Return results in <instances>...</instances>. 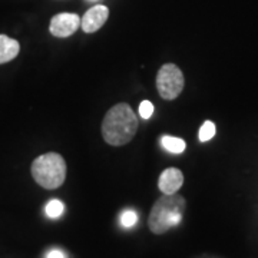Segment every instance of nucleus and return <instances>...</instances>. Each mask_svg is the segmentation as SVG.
<instances>
[{
  "label": "nucleus",
  "instance_id": "f257e3e1",
  "mask_svg": "<svg viewBox=\"0 0 258 258\" xmlns=\"http://www.w3.org/2000/svg\"><path fill=\"white\" fill-rule=\"evenodd\" d=\"M138 126V118L128 103H116L105 113L101 126L102 137L108 145L122 147L134 139Z\"/></svg>",
  "mask_w": 258,
  "mask_h": 258
},
{
  "label": "nucleus",
  "instance_id": "f03ea898",
  "mask_svg": "<svg viewBox=\"0 0 258 258\" xmlns=\"http://www.w3.org/2000/svg\"><path fill=\"white\" fill-rule=\"evenodd\" d=\"M185 208H186V201L184 197L178 195V192L172 195L164 194L152 205V210L149 214L148 227L151 232L161 235L176 227L182 221Z\"/></svg>",
  "mask_w": 258,
  "mask_h": 258
},
{
  "label": "nucleus",
  "instance_id": "7ed1b4c3",
  "mask_svg": "<svg viewBox=\"0 0 258 258\" xmlns=\"http://www.w3.org/2000/svg\"><path fill=\"white\" fill-rule=\"evenodd\" d=\"M30 172L39 186L45 189H56L66 179V162L57 152H47L37 157L30 166Z\"/></svg>",
  "mask_w": 258,
  "mask_h": 258
},
{
  "label": "nucleus",
  "instance_id": "20e7f679",
  "mask_svg": "<svg viewBox=\"0 0 258 258\" xmlns=\"http://www.w3.org/2000/svg\"><path fill=\"white\" fill-rule=\"evenodd\" d=\"M184 74L175 63H165L161 66L157 75V89L162 99H176L184 91Z\"/></svg>",
  "mask_w": 258,
  "mask_h": 258
},
{
  "label": "nucleus",
  "instance_id": "39448f33",
  "mask_svg": "<svg viewBox=\"0 0 258 258\" xmlns=\"http://www.w3.org/2000/svg\"><path fill=\"white\" fill-rule=\"evenodd\" d=\"M81 28V18L76 13H57L50 19L49 32L55 37H69Z\"/></svg>",
  "mask_w": 258,
  "mask_h": 258
},
{
  "label": "nucleus",
  "instance_id": "423d86ee",
  "mask_svg": "<svg viewBox=\"0 0 258 258\" xmlns=\"http://www.w3.org/2000/svg\"><path fill=\"white\" fill-rule=\"evenodd\" d=\"M108 18L109 9L103 5H96L81 18V28L85 33H95L106 23Z\"/></svg>",
  "mask_w": 258,
  "mask_h": 258
},
{
  "label": "nucleus",
  "instance_id": "0eeeda50",
  "mask_svg": "<svg viewBox=\"0 0 258 258\" xmlns=\"http://www.w3.org/2000/svg\"><path fill=\"white\" fill-rule=\"evenodd\" d=\"M184 184V174L178 168H166L158 179V188L165 195L176 194Z\"/></svg>",
  "mask_w": 258,
  "mask_h": 258
},
{
  "label": "nucleus",
  "instance_id": "6e6552de",
  "mask_svg": "<svg viewBox=\"0 0 258 258\" xmlns=\"http://www.w3.org/2000/svg\"><path fill=\"white\" fill-rule=\"evenodd\" d=\"M20 52V45L16 39L0 35V64L13 60Z\"/></svg>",
  "mask_w": 258,
  "mask_h": 258
},
{
  "label": "nucleus",
  "instance_id": "1a4fd4ad",
  "mask_svg": "<svg viewBox=\"0 0 258 258\" xmlns=\"http://www.w3.org/2000/svg\"><path fill=\"white\" fill-rule=\"evenodd\" d=\"M161 145L164 149H166L168 152L171 154H182L186 148V144H185L184 139L176 138V137H171V135H164L161 138Z\"/></svg>",
  "mask_w": 258,
  "mask_h": 258
},
{
  "label": "nucleus",
  "instance_id": "9d476101",
  "mask_svg": "<svg viewBox=\"0 0 258 258\" xmlns=\"http://www.w3.org/2000/svg\"><path fill=\"white\" fill-rule=\"evenodd\" d=\"M45 211H46V215L49 218H59V217L63 214L64 205L63 203L59 201V200H50V201L46 204Z\"/></svg>",
  "mask_w": 258,
  "mask_h": 258
},
{
  "label": "nucleus",
  "instance_id": "9b49d317",
  "mask_svg": "<svg viewBox=\"0 0 258 258\" xmlns=\"http://www.w3.org/2000/svg\"><path fill=\"white\" fill-rule=\"evenodd\" d=\"M215 132H217L215 123L212 120H205L201 129H200V141L201 142H208L210 139L215 137Z\"/></svg>",
  "mask_w": 258,
  "mask_h": 258
},
{
  "label": "nucleus",
  "instance_id": "f8f14e48",
  "mask_svg": "<svg viewBox=\"0 0 258 258\" xmlns=\"http://www.w3.org/2000/svg\"><path fill=\"white\" fill-rule=\"evenodd\" d=\"M137 222H138V215H137V212L132 211V210H126V211L122 212V215H120V224H122V227L131 228V227H134Z\"/></svg>",
  "mask_w": 258,
  "mask_h": 258
},
{
  "label": "nucleus",
  "instance_id": "ddd939ff",
  "mask_svg": "<svg viewBox=\"0 0 258 258\" xmlns=\"http://www.w3.org/2000/svg\"><path fill=\"white\" fill-rule=\"evenodd\" d=\"M152 113H154V105H152V102H141V105H139V115H141V118L149 119V118L152 116Z\"/></svg>",
  "mask_w": 258,
  "mask_h": 258
},
{
  "label": "nucleus",
  "instance_id": "4468645a",
  "mask_svg": "<svg viewBox=\"0 0 258 258\" xmlns=\"http://www.w3.org/2000/svg\"><path fill=\"white\" fill-rule=\"evenodd\" d=\"M46 258H66L63 251H60V249H50L49 252H47V257Z\"/></svg>",
  "mask_w": 258,
  "mask_h": 258
}]
</instances>
